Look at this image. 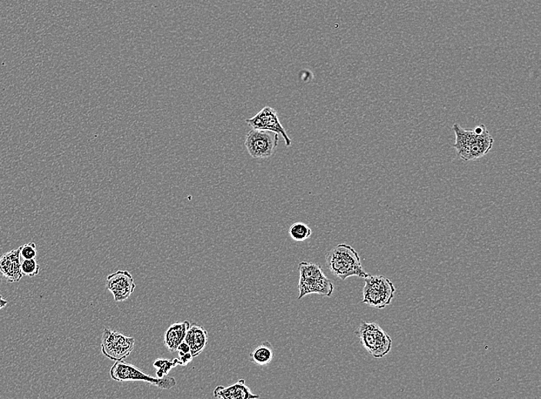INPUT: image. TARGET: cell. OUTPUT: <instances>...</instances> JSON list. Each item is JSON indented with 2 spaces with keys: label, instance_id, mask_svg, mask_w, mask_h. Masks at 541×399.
Returning a JSON list of instances; mask_svg holds the SVG:
<instances>
[{
  "label": "cell",
  "instance_id": "cell-16",
  "mask_svg": "<svg viewBox=\"0 0 541 399\" xmlns=\"http://www.w3.org/2000/svg\"><path fill=\"white\" fill-rule=\"evenodd\" d=\"M288 234L295 241L302 242L308 240L313 234V229L302 222L295 223L289 227Z\"/></svg>",
  "mask_w": 541,
  "mask_h": 399
},
{
  "label": "cell",
  "instance_id": "cell-1",
  "mask_svg": "<svg viewBox=\"0 0 541 399\" xmlns=\"http://www.w3.org/2000/svg\"><path fill=\"white\" fill-rule=\"evenodd\" d=\"M452 130L455 134V143L453 147L462 160L476 161L492 150L493 139L484 125H479L473 130H466L455 123Z\"/></svg>",
  "mask_w": 541,
  "mask_h": 399
},
{
  "label": "cell",
  "instance_id": "cell-6",
  "mask_svg": "<svg viewBox=\"0 0 541 399\" xmlns=\"http://www.w3.org/2000/svg\"><path fill=\"white\" fill-rule=\"evenodd\" d=\"M110 376L117 382L141 381L150 383L161 389H170L177 385L175 378L165 376L164 378L153 377L143 373L133 365L123 361H116L110 369Z\"/></svg>",
  "mask_w": 541,
  "mask_h": 399
},
{
  "label": "cell",
  "instance_id": "cell-9",
  "mask_svg": "<svg viewBox=\"0 0 541 399\" xmlns=\"http://www.w3.org/2000/svg\"><path fill=\"white\" fill-rule=\"evenodd\" d=\"M246 123L253 130L272 132L282 135L286 146L292 145V139L288 137L285 127L281 123L278 114L273 108L266 106L255 116L246 119Z\"/></svg>",
  "mask_w": 541,
  "mask_h": 399
},
{
  "label": "cell",
  "instance_id": "cell-18",
  "mask_svg": "<svg viewBox=\"0 0 541 399\" xmlns=\"http://www.w3.org/2000/svg\"><path fill=\"white\" fill-rule=\"evenodd\" d=\"M40 266L36 259L24 260L21 263L23 275L33 277L39 274Z\"/></svg>",
  "mask_w": 541,
  "mask_h": 399
},
{
  "label": "cell",
  "instance_id": "cell-7",
  "mask_svg": "<svg viewBox=\"0 0 541 399\" xmlns=\"http://www.w3.org/2000/svg\"><path fill=\"white\" fill-rule=\"evenodd\" d=\"M135 344L134 337L126 336L118 331L105 328L101 339V350L110 360L123 361L132 354Z\"/></svg>",
  "mask_w": 541,
  "mask_h": 399
},
{
  "label": "cell",
  "instance_id": "cell-21",
  "mask_svg": "<svg viewBox=\"0 0 541 399\" xmlns=\"http://www.w3.org/2000/svg\"><path fill=\"white\" fill-rule=\"evenodd\" d=\"M8 301L4 299V297L2 295H0V309H3L6 305H8Z\"/></svg>",
  "mask_w": 541,
  "mask_h": 399
},
{
  "label": "cell",
  "instance_id": "cell-15",
  "mask_svg": "<svg viewBox=\"0 0 541 399\" xmlns=\"http://www.w3.org/2000/svg\"><path fill=\"white\" fill-rule=\"evenodd\" d=\"M275 351L272 344L268 341L262 342L249 356L250 360L257 366H267L273 361Z\"/></svg>",
  "mask_w": 541,
  "mask_h": 399
},
{
  "label": "cell",
  "instance_id": "cell-10",
  "mask_svg": "<svg viewBox=\"0 0 541 399\" xmlns=\"http://www.w3.org/2000/svg\"><path fill=\"white\" fill-rule=\"evenodd\" d=\"M137 287L132 275L127 270H117L107 276L106 288L112 293L114 300L124 302L133 294Z\"/></svg>",
  "mask_w": 541,
  "mask_h": 399
},
{
  "label": "cell",
  "instance_id": "cell-20",
  "mask_svg": "<svg viewBox=\"0 0 541 399\" xmlns=\"http://www.w3.org/2000/svg\"><path fill=\"white\" fill-rule=\"evenodd\" d=\"M20 256H21L24 260L35 259L37 256L36 243H26V245L21 246V250H20Z\"/></svg>",
  "mask_w": 541,
  "mask_h": 399
},
{
  "label": "cell",
  "instance_id": "cell-19",
  "mask_svg": "<svg viewBox=\"0 0 541 399\" xmlns=\"http://www.w3.org/2000/svg\"><path fill=\"white\" fill-rule=\"evenodd\" d=\"M177 351H179V360L181 362V366H186L193 360V356L191 354L190 347L185 341L179 345Z\"/></svg>",
  "mask_w": 541,
  "mask_h": 399
},
{
  "label": "cell",
  "instance_id": "cell-3",
  "mask_svg": "<svg viewBox=\"0 0 541 399\" xmlns=\"http://www.w3.org/2000/svg\"><path fill=\"white\" fill-rule=\"evenodd\" d=\"M299 280L297 300L309 294H319L330 297L333 294L334 285L322 268L314 263L301 262L299 265Z\"/></svg>",
  "mask_w": 541,
  "mask_h": 399
},
{
  "label": "cell",
  "instance_id": "cell-4",
  "mask_svg": "<svg viewBox=\"0 0 541 399\" xmlns=\"http://www.w3.org/2000/svg\"><path fill=\"white\" fill-rule=\"evenodd\" d=\"M355 334L362 347L372 356L380 358L390 353L392 347L391 338L380 325L363 322Z\"/></svg>",
  "mask_w": 541,
  "mask_h": 399
},
{
  "label": "cell",
  "instance_id": "cell-5",
  "mask_svg": "<svg viewBox=\"0 0 541 399\" xmlns=\"http://www.w3.org/2000/svg\"><path fill=\"white\" fill-rule=\"evenodd\" d=\"M364 283L362 302L367 305L384 309L393 300L395 287L387 277L369 275Z\"/></svg>",
  "mask_w": 541,
  "mask_h": 399
},
{
  "label": "cell",
  "instance_id": "cell-12",
  "mask_svg": "<svg viewBox=\"0 0 541 399\" xmlns=\"http://www.w3.org/2000/svg\"><path fill=\"white\" fill-rule=\"evenodd\" d=\"M213 396L216 398L223 399H253L259 398V396L255 395L251 389L248 387L244 378H241L238 382L229 385V387H222L219 385L213 391Z\"/></svg>",
  "mask_w": 541,
  "mask_h": 399
},
{
  "label": "cell",
  "instance_id": "cell-13",
  "mask_svg": "<svg viewBox=\"0 0 541 399\" xmlns=\"http://www.w3.org/2000/svg\"><path fill=\"white\" fill-rule=\"evenodd\" d=\"M208 335L207 330L199 325L191 324L187 331L184 341L190 347L191 354L198 356L207 346Z\"/></svg>",
  "mask_w": 541,
  "mask_h": 399
},
{
  "label": "cell",
  "instance_id": "cell-2",
  "mask_svg": "<svg viewBox=\"0 0 541 399\" xmlns=\"http://www.w3.org/2000/svg\"><path fill=\"white\" fill-rule=\"evenodd\" d=\"M326 260L330 272L341 280H346L351 276L365 279L369 276L364 272L356 250L346 243H340L331 249L326 254Z\"/></svg>",
  "mask_w": 541,
  "mask_h": 399
},
{
  "label": "cell",
  "instance_id": "cell-17",
  "mask_svg": "<svg viewBox=\"0 0 541 399\" xmlns=\"http://www.w3.org/2000/svg\"><path fill=\"white\" fill-rule=\"evenodd\" d=\"M179 365L181 366L179 358H175L173 360H166V358H159V360L154 362L153 366L158 369L157 377L164 378L168 374L173 368L179 366Z\"/></svg>",
  "mask_w": 541,
  "mask_h": 399
},
{
  "label": "cell",
  "instance_id": "cell-8",
  "mask_svg": "<svg viewBox=\"0 0 541 399\" xmlns=\"http://www.w3.org/2000/svg\"><path fill=\"white\" fill-rule=\"evenodd\" d=\"M279 135L262 130H250L246 136L245 146L250 156L255 159H265L273 156L278 147Z\"/></svg>",
  "mask_w": 541,
  "mask_h": 399
},
{
  "label": "cell",
  "instance_id": "cell-14",
  "mask_svg": "<svg viewBox=\"0 0 541 399\" xmlns=\"http://www.w3.org/2000/svg\"><path fill=\"white\" fill-rule=\"evenodd\" d=\"M190 322L175 323L168 328L164 336L165 347L170 353L177 351L179 345L184 341Z\"/></svg>",
  "mask_w": 541,
  "mask_h": 399
},
{
  "label": "cell",
  "instance_id": "cell-11",
  "mask_svg": "<svg viewBox=\"0 0 541 399\" xmlns=\"http://www.w3.org/2000/svg\"><path fill=\"white\" fill-rule=\"evenodd\" d=\"M21 247L4 254L0 258V274L10 283L22 279L21 262H20Z\"/></svg>",
  "mask_w": 541,
  "mask_h": 399
}]
</instances>
